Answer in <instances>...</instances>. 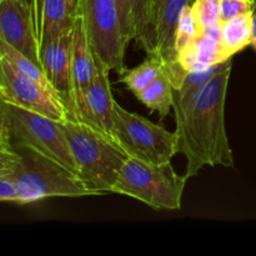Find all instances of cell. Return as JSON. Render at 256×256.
Listing matches in <instances>:
<instances>
[{"instance_id": "6da1fadb", "label": "cell", "mask_w": 256, "mask_h": 256, "mask_svg": "<svg viewBox=\"0 0 256 256\" xmlns=\"http://www.w3.org/2000/svg\"><path fill=\"white\" fill-rule=\"evenodd\" d=\"M232 65L212 78L176 122L179 152L185 155L188 179L204 166H234V154L225 128V102Z\"/></svg>"}, {"instance_id": "7a4b0ae2", "label": "cell", "mask_w": 256, "mask_h": 256, "mask_svg": "<svg viewBox=\"0 0 256 256\" xmlns=\"http://www.w3.org/2000/svg\"><path fill=\"white\" fill-rule=\"evenodd\" d=\"M80 176L100 195L114 192L122 166L129 159L112 138L88 124L62 122Z\"/></svg>"}, {"instance_id": "3957f363", "label": "cell", "mask_w": 256, "mask_h": 256, "mask_svg": "<svg viewBox=\"0 0 256 256\" xmlns=\"http://www.w3.org/2000/svg\"><path fill=\"white\" fill-rule=\"evenodd\" d=\"M20 154L15 180L18 205H26L49 198L99 196L78 172L55 160L25 146H14Z\"/></svg>"}, {"instance_id": "277c9868", "label": "cell", "mask_w": 256, "mask_h": 256, "mask_svg": "<svg viewBox=\"0 0 256 256\" xmlns=\"http://www.w3.org/2000/svg\"><path fill=\"white\" fill-rule=\"evenodd\" d=\"M0 129L12 146L30 148L79 174L62 122L0 100Z\"/></svg>"}, {"instance_id": "5b68a950", "label": "cell", "mask_w": 256, "mask_h": 256, "mask_svg": "<svg viewBox=\"0 0 256 256\" xmlns=\"http://www.w3.org/2000/svg\"><path fill=\"white\" fill-rule=\"evenodd\" d=\"M188 178L179 175L172 162L148 164L129 158L122 166L114 192L144 202L154 210L182 209Z\"/></svg>"}, {"instance_id": "8992f818", "label": "cell", "mask_w": 256, "mask_h": 256, "mask_svg": "<svg viewBox=\"0 0 256 256\" xmlns=\"http://www.w3.org/2000/svg\"><path fill=\"white\" fill-rule=\"evenodd\" d=\"M115 139L130 158L148 164H165L179 152L176 132L115 105Z\"/></svg>"}, {"instance_id": "52a82bcc", "label": "cell", "mask_w": 256, "mask_h": 256, "mask_svg": "<svg viewBox=\"0 0 256 256\" xmlns=\"http://www.w3.org/2000/svg\"><path fill=\"white\" fill-rule=\"evenodd\" d=\"M86 22L88 34L94 54L110 70L124 75L126 42L122 34L119 10L115 0H78Z\"/></svg>"}, {"instance_id": "ba28073f", "label": "cell", "mask_w": 256, "mask_h": 256, "mask_svg": "<svg viewBox=\"0 0 256 256\" xmlns=\"http://www.w3.org/2000/svg\"><path fill=\"white\" fill-rule=\"evenodd\" d=\"M0 100L58 122L69 120L65 105L55 92L22 75L4 58H0Z\"/></svg>"}, {"instance_id": "9c48e42d", "label": "cell", "mask_w": 256, "mask_h": 256, "mask_svg": "<svg viewBox=\"0 0 256 256\" xmlns=\"http://www.w3.org/2000/svg\"><path fill=\"white\" fill-rule=\"evenodd\" d=\"M96 72L95 54L88 34L82 10L76 8L72 32V110L70 122H82L96 128L86 104V94ZM100 130V129H99Z\"/></svg>"}, {"instance_id": "30bf717a", "label": "cell", "mask_w": 256, "mask_h": 256, "mask_svg": "<svg viewBox=\"0 0 256 256\" xmlns=\"http://www.w3.org/2000/svg\"><path fill=\"white\" fill-rule=\"evenodd\" d=\"M194 0H154L152 20L158 39V56L162 62L165 72L169 76L172 89L182 85L188 72L178 60L175 49V35L179 20L186 6Z\"/></svg>"}, {"instance_id": "8fae6325", "label": "cell", "mask_w": 256, "mask_h": 256, "mask_svg": "<svg viewBox=\"0 0 256 256\" xmlns=\"http://www.w3.org/2000/svg\"><path fill=\"white\" fill-rule=\"evenodd\" d=\"M0 39L42 66L32 0L0 2Z\"/></svg>"}, {"instance_id": "7c38bea8", "label": "cell", "mask_w": 256, "mask_h": 256, "mask_svg": "<svg viewBox=\"0 0 256 256\" xmlns=\"http://www.w3.org/2000/svg\"><path fill=\"white\" fill-rule=\"evenodd\" d=\"M39 54L42 70L65 105L70 120L72 110V32L42 42Z\"/></svg>"}, {"instance_id": "4fadbf2b", "label": "cell", "mask_w": 256, "mask_h": 256, "mask_svg": "<svg viewBox=\"0 0 256 256\" xmlns=\"http://www.w3.org/2000/svg\"><path fill=\"white\" fill-rule=\"evenodd\" d=\"M95 62H96V72L88 90L86 104L98 129L116 142L114 125L116 102L112 96V82L109 78L110 69L96 55H95Z\"/></svg>"}, {"instance_id": "5bb4252c", "label": "cell", "mask_w": 256, "mask_h": 256, "mask_svg": "<svg viewBox=\"0 0 256 256\" xmlns=\"http://www.w3.org/2000/svg\"><path fill=\"white\" fill-rule=\"evenodd\" d=\"M39 45L72 32L75 10L66 0H32Z\"/></svg>"}, {"instance_id": "9a60e30c", "label": "cell", "mask_w": 256, "mask_h": 256, "mask_svg": "<svg viewBox=\"0 0 256 256\" xmlns=\"http://www.w3.org/2000/svg\"><path fill=\"white\" fill-rule=\"evenodd\" d=\"M230 65H232V59L222 62V64L212 65V66L190 70L186 76H185V79L182 80V85L176 89H172V99H174L172 100V110H174L175 120L182 119L186 114L192 100L199 94L200 90L205 86V84L214 75H216L222 70L226 69Z\"/></svg>"}, {"instance_id": "2e32d148", "label": "cell", "mask_w": 256, "mask_h": 256, "mask_svg": "<svg viewBox=\"0 0 256 256\" xmlns=\"http://www.w3.org/2000/svg\"><path fill=\"white\" fill-rule=\"evenodd\" d=\"M178 60L188 72L199 68L212 66L228 62L230 58L226 55L222 42L200 32L196 39L178 54Z\"/></svg>"}, {"instance_id": "e0dca14e", "label": "cell", "mask_w": 256, "mask_h": 256, "mask_svg": "<svg viewBox=\"0 0 256 256\" xmlns=\"http://www.w3.org/2000/svg\"><path fill=\"white\" fill-rule=\"evenodd\" d=\"M154 0H130L132 5V39L148 56H158V39L152 20ZM159 58V56H158Z\"/></svg>"}, {"instance_id": "ac0fdd59", "label": "cell", "mask_w": 256, "mask_h": 256, "mask_svg": "<svg viewBox=\"0 0 256 256\" xmlns=\"http://www.w3.org/2000/svg\"><path fill=\"white\" fill-rule=\"evenodd\" d=\"M20 154L12 145L8 134L0 129V200L18 204L16 174Z\"/></svg>"}, {"instance_id": "d6986e66", "label": "cell", "mask_w": 256, "mask_h": 256, "mask_svg": "<svg viewBox=\"0 0 256 256\" xmlns=\"http://www.w3.org/2000/svg\"><path fill=\"white\" fill-rule=\"evenodd\" d=\"M222 24H224L222 45H224L228 56L232 59L235 54L252 45V39H254L252 14V12H245V14L232 18Z\"/></svg>"}, {"instance_id": "ffe728a7", "label": "cell", "mask_w": 256, "mask_h": 256, "mask_svg": "<svg viewBox=\"0 0 256 256\" xmlns=\"http://www.w3.org/2000/svg\"><path fill=\"white\" fill-rule=\"evenodd\" d=\"M150 112H158L160 119L164 120L172 109V85L169 76L162 69L156 79L138 96Z\"/></svg>"}, {"instance_id": "44dd1931", "label": "cell", "mask_w": 256, "mask_h": 256, "mask_svg": "<svg viewBox=\"0 0 256 256\" xmlns=\"http://www.w3.org/2000/svg\"><path fill=\"white\" fill-rule=\"evenodd\" d=\"M0 58H4L6 59L15 69L19 72H22V75L28 76L29 79L34 80L35 82L40 84L42 86H44L45 89L50 90V92H56L52 88V82L48 79L46 74L42 70V68L40 65H38L36 62H32V59L24 55L22 52H18L15 48H12L9 42H6L5 40L0 39ZM58 95V94H56ZM59 96V95H58Z\"/></svg>"}, {"instance_id": "7402d4cb", "label": "cell", "mask_w": 256, "mask_h": 256, "mask_svg": "<svg viewBox=\"0 0 256 256\" xmlns=\"http://www.w3.org/2000/svg\"><path fill=\"white\" fill-rule=\"evenodd\" d=\"M162 69L164 68L160 58L148 56L136 68L125 72V74L122 75V82L126 85L128 90H130L138 98L156 79Z\"/></svg>"}, {"instance_id": "603a6c76", "label": "cell", "mask_w": 256, "mask_h": 256, "mask_svg": "<svg viewBox=\"0 0 256 256\" xmlns=\"http://www.w3.org/2000/svg\"><path fill=\"white\" fill-rule=\"evenodd\" d=\"M200 34V28L192 14V5L186 6L182 12V18L179 20V24L176 28V35H175V49L176 54H179L182 50L189 46L198 35Z\"/></svg>"}, {"instance_id": "cb8c5ba5", "label": "cell", "mask_w": 256, "mask_h": 256, "mask_svg": "<svg viewBox=\"0 0 256 256\" xmlns=\"http://www.w3.org/2000/svg\"><path fill=\"white\" fill-rule=\"evenodd\" d=\"M192 10L200 29L215 22H220L219 0H194Z\"/></svg>"}, {"instance_id": "d4e9b609", "label": "cell", "mask_w": 256, "mask_h": 256, "mask_svg": "<svg viewBox=\"0 0 256 256\" xmlns=\"http://www.w3.org/2000/svg\"><path fill=\"white\" fill-rule=\"evenodd\" d=\"M220 22H225L235 16L250 12L252 9V0H219Z\"/></svg>"}, {"instance_id": "484cf974", "label": "cell", "mask_w": 256, "mask_h": 256, "mask_svg": "<svg viewBox=\"0 0 256 256\" xmlns=\"http://www.w3.org/2000/svg\"><path fill=\"white\" fill-rule=\"evenodd\" d=\"M119 10L120 26H122V34L125 42L129 44L132 39V5L130 0H115Z\"/></svg>"}, {"instance_id": "4316f807", "label": "cell", "mask_w": 256, "mask_h": 256, "mask_svg": "<svg viewBox=\"0 0 256 256\" xmlns=\"http://www.w3.org/2000/svg\"><path fill=\"white\" fill-rule=\"evenodd\" d=\"M222 29H224V24L222 22H215L212 24L208 25V26L202 28L200 32L216 40V42H222Z\"/></svg>"}, {"instance_id": "83f0119b", "label": "cell", "mask_w": 256, "mask_h": 256, "mask_svg": "<svg viewBox=\"0 0 256 256\" xmlns=\"http://www.w3.org/2000/svg\"><path fill=\"white\" fill-rule=\"evenodd\" d=\"M252 24H254V38L256 36V0H252Z\"/></svg>"}, {"instance_id": "f1b7e54d", "label": "cell", "mask_w": 256, "mask_h": 256, "mask_svg": "<svg viewBox=\"0 0 256 256\" xmlns=\"http://www.w3.org/2000/svg\"><path fill=\"white\" fill-rule=\"evenodd\" d=\"M68 2H69L70 5H72V8H76V2H78V0H66Z\"/></svg>"}, {"instance_id": "f546056e", "label": "cell", "mask_w": 256, "mask_h": 256, "mask_svg": "<svg viewBox=\"0 0 256 256\" xmlns=\"http://www.w3.org/2000/svg\"><path fill=\"white\" fill-rule=\"evenodd\" d=\"M252 49H254L255 52H256V36L254 38V39H252Z\"/></svg>"}, {"instance_id": "4dcf8cb0", "label": "cell", "mask_w": 256, "mask_h": 256, "mask_svg": "<svg viewBox=\"0 0 256 256\" xmlns=\"http://www.w3.org/2000/svg\"><path fill=\"white\" fill-rule=\"evenodd\" d=\"M0 2H4V0H0Z\"/></svg>"}]
</instances>
